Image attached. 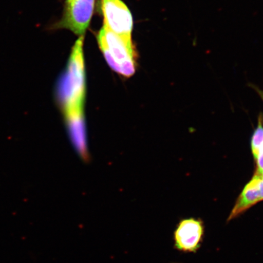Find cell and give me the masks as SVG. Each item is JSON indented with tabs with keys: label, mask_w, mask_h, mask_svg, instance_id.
Listing matches in <instances>:
<instances>
[{
	"label": "cell",
	"mask_w": 263,
	"mask_h": 263,
	"mask_svg": "<svg viewBox=\"0 0 263 263\" xmlns=\"http://www.w3.org/2000/svg\"><path fill=\"white\" fill-rule=\"evenodd\" d=\"M262 201L258 185V177L255 174L250 182L247 184L238 197L235 206L230 213L228 222L232 221L242 215L247 210L256 203Z\"/></svg>",
	"instance_id": "6"
},
{
	"label": "cell",
	"mask_w": 263,
	"mask_h": 263,
	"mask_svg": "<svg viewBox=\"0 0 263 263\" xmlns=\"http://www.w3.org/2000/svg\"><path fill=\"white\" fill-rule=\"evenodd\" d=\"M83 42L84 36H81L75 43L67 68L58 80L55 97L75 149L87 162L89 155L84 116L86 84Z\"/></svg>",
	"instance_id": "1"
},
{
	"label": "cell",
	"mask_w": 263,
	"mask_h": 263,
	"mask_svg": "<svg viewBox=\"0 0 263 263\" xmlns=\"http://www.w3.org/2000/svg\"><path fill=\"white\" fill-rule=\"evenodd\" d=\"M252 87L254 88L256 92H257L259 96H260L262 100H263V90L259 89L258 87H255L254 85H252Z\"/></svg>",
	"instance_id": "9"
},
{
	"label": "cell",
	"mask_w": 263,
	"mask_h": 263,
	"mask_svg": "<svg viewBox=\"0 0 263 263\" xmlns=\"http://www.w3.org/2000/svg\"><path fill=\"white\" fill-rule=\"evenodd\" d=\"M99 46L110 68L124 77L130 78L136 70L133 42L124 40L106 26L98 35Z\"/></svg>",
	"instance_id": "2"
},
{
	"label": "cell",
	"mask_w": 263,
	"mask_h": 263,
	"mask_svg": "<svg viewBox=\"0 0 263 263\" xmlns=\"http://www.w3.org/2000/svg\"><path fill=\"white\" fill-rule=\"evenodd\" d=\"M263 144V116L262 114L259 117L258 125L256 127L251 140V148L254 159L257 155L259 148Z\"/></svg>",
	"instance_id": "7"
},
{
	"label": "cell",
	"mask_w": 263,
	"mask_h": 263,
	"mask_svg": "<svg viewBox=\"0 0 263 263\" xmlns=\"http://www.w3.org/2000/svg\"><path fill=\"white\" fill-rule=\"evenodd\" d=\"M95 0H67L61 25L77 34H83L93 15Z\"/></svg>",
	"instance_id": "5"
},
{
	"label": "cell",
	"mask_w": 263,
	"mask_h": 263,
	"mask_svg": "<svg viewBox=\"0 0 263 263\" xmlns=\"http://www.w3.org/2000/svg\"><path fill=\"white\" fill-rule=\"evenodd\" d=\"M204 231L201 219L191 218L182 220L174 233V248L182 252H196L201 246Z\"/></svg>",
	"instance_id": "4"
},
{
	"label": "cell",
	"mask_w": 263,
	"mask_h": 263,
	"mask_svg": "<svg viewBox=\"0 0 263 263\" xmlns=\"http://www.w3.org/2000/svg\"><path fill=\"white\" fill-rule=\"evenodd\" d=\"M260 175L262 177V178H263V173L262 174H260Z\"/></svg>",
	"instance_id": "10"
},
{
	"label": "cell",
	"mask_w": 263,
	"mask_h": 263,
	"mask_svg": "<svg viewBox=\"0 0 263 263\" xmlns=\"http://www.w3.org/2000/svg\"><path fill=\"white\" fill-rule=\"evenodd\" d=\"M104 26L126 41L132 42L133 20L126 5L121 0H102Z\"/></svg>",
	"instance_id": "3"
},
{
	"label": "cell",
	"mask_w": 263,
	"mask_h": 263,
	"mask_svg": "<svg viewBox=\"0 0 263 263\" xmlns=\"http://www.w3.org/2000/svg\"><path fill=\"white\" fill-rule=\"evenodd\" d=\"M255 160L257 163L258 169L256 173L262 174L263 173V144L259 148L257 155L255 158Z\"/></svg>",
	"instance_id": "8"
}]
</instances>
